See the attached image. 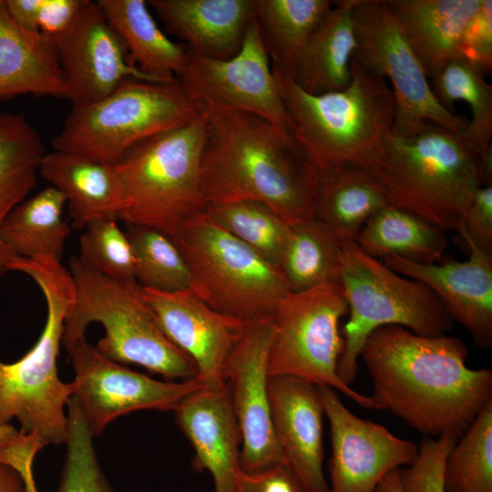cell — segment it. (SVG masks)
<instances>
[{"label": "cell", "instance_id": "cell-1", "mask_svg": "<svg viewBox=\"0 0 492 492\" xmlns=\"http://www.w3.org/2000/svg\"><path fill=\"white\" fill-rule=\"evenodd\" d=\"M467 356L458 337L424 336L397 325L372 332L360 354L376 409L435 438H459L492 401V372L469 368Z\"/></svg>", "mask_w": 492, "mask_h": 492}, {"label": "cell", "instance_id": "cell-2", "mask_svg": "<svg viewBox=\"0 0 492 492\" xmlns=\"http://www.w3.org/2000/svg\"><path fill=\"white\" fill-rule=\"evenodd\" d=\"M200 191L207 206L261 203L290 226L314 219L319 174L291 133L246 112H207Z\"/></svg>", "mask_w": 492, "mask_h": 492}, {"label": "cell", "instance_id": "cell-3", "mask_svg": "<svg viewBox=\"0 0 492 492\" xmlns=\"http://www.w3.org/2000/svg\"><path fill=\"white\" fill-rule=\"evenodd\" d=\"M479 157L463 135L427 122L410 135L390 129L365 169L390 205L446 231L456 229L482 186Z\"/></svg>", "mask_w": 492, "mask_h": 492}, {"label": "cell", "instance_id": "cell-4", "mask_svg": "<svg viewBox=\"0 0 492 492\" xmlns=\"http://www.w3.org/2000/svg\"><path fill=\"white\" fill-rule=\"evenodd\" d=\"M272 69L290 133L318 174L343 165L365 169L395 120V98L387 81L353 59L344 88L313 95L288 74Z\"/></svg>", "mask_w": 492, "mask_h": 492}, {"label": "cell", "instance_id": "cell-5", "mask_svg": "<svg viewBox=\"0 0 492 492\" xmlns=\"http://www.w3.org/2000/svg\"><path fill=\"white\" fill-rule=\"evenodd\" d=\"M8 272L30 277L46 305L43 331L34 346L13 363L0 360V425L16 419L20 432L36 434L46 444H65L68 420L67 407L74 395L72 382L58 375L57 359L65 321L76 297L68 269L49 256L15 257Z\"/></svg>", "mask_w": 492, "mask_h": 492}, {"label": "cell", "instance_id": "cell-6", "mask_svg": "<svg viewBox=\"0 0 492 492\" xmlns=\"http://www.w3.org/2000/svg\"><path fill=\"white\" fill-rule=\"evenodd\" d=\"M75 285L73 307L66 318L62 345L67 351L86 338L87 326L98 323L104 328L96 348L121 364H136L169 381L197 377L194 363L176 347L159 328L136 280H118L69 260Z\"/></svg>", "mask_w": 492, "mask_h": 492}, {"label": "cell", "instance_id": "cell-7", "mask_svg": "<svg viewBox=\"0 0 492 492\" xmlns=\"http://www.w3.org/2000/svg\"><path fill=\"white\" fill-rule=\"evenodd\" d=\"M207 118L204 111L183 127L151 137L114 164L120 189L118 220L173 240L206 212L200 179Z\"/></svg>", "mask_w": 492, "mask_h": 492}, {"label": "cell", "instance_id": "cell-8", "mask_svg": "<svg viewBox=\"0 0 492 492\" xmlns=\"http://www.w3.org/2000/svg\"><path fill=\"white\" fill-rule=\"evenodd\" d=\"M202 112L176 78H129L99 100L72 105L51 144L54 150L114 165L137 144L183 127Z\"/></svg>", "mask_w": 492, "mask_h": 492}, {"label": "cell", "instance_id": "cell-9", "mask_svg": "<svg viewBox=\"0 0 492 492\" xmlns=\"http://www.w3.org/2000/svg\"><path fill=\"white\" fill-rule=\"evenodd\" d=\"M340 283L349 318L337 372L347 384L354 381L362 348L377 328L397 325L420 335L440 336L454 323L428 287L393 271L355 242L342 243Z\"/></svg>", "mask_w": 492, "mask_h": 492}, {"label": "cell", "instance_id": "cell-10", "mask_svg": "<svg viewBox=\"0 0 492 492\" xmlns=\"http://www.w3.org/2000/svg\"><path fill=\"white\" fill-rule=\"evenodd\" d=\"M190 274V289L212 309L246 323L272 316L289 289L280 269L206 212L173 239Z\"/></svg>", "mask_w": 492, "mask_h": 492}, {"label": "cell", "instance_id": "cell-11", "mask_svg": "<svg viewBox=\"0 0 492 492\" xmlns=\"http://www.w3.org/2000/svg\"><path fill=\"white\" fill-rule=\"evenodd\" d=\"M347 313L340 282L288 292L272 315L269 376H294L326 385L363 408L376 409L371 395L355 391L337 372L343 344L340 321Z\"/></svg>", "mask_w": 492, "mask_h": 492}, {"label": "cell", "instance_id": "cell-12", "mask_svg": "<svg viewBox=\"0 0 492 492\" xmlns=\"http://www.w3.org/2000/svg\"><path fill=\"white\" fill-rule=\"evenodd\" d=\"M356 47L353 59L384 78L395 104L391 131L410 135L432 122L463 135L468 120L446 108L436 97L426 74L385 0H356Z\"/></svg>", "mask_w": 492, "mask_h": 492}, {"label": "cell", "instance_id": "cell-13", "mask_svg": "<svg viewBox=\"0 0 492 492\" xmlns=\"http://www.w3.org/2000/svg\"><path fill=\"white\" fill-rule=\"evenodd\" d=\"M176 79L206 112H246L290 132V123L272 64L253 18L239 53L214 59L186 47Z\"/></svg>", "mask_w": 492, "mask_h": 492}, {"label": "cell", "instance_id": "cell-14", "mask_svg": "<svg viewBox=\"0 0 492 492\" xmlns=\"http://www.w3.org/2000/svg\"><path fill=\"white\" fill-rule=\"evenodd\" d=\"M74 370L73 396L95 438L117 418L139 410L174 411L189 395L205 388L197 378L158 380L103 355L86 338L67 351Z\"/></svg>", "mask_w": 492, "mask_h": 492}, {"label": "cell", "instance_id": "cell-15", "mask_svg": "<svg viewBox=\"0 0 492 492\" xmlns=\"http://www.w3.org/2000/svg\"><path fill=\"white\" fill-rule=\"evenodd\" d=\"M316 387L330 425V492H374L389 472L415 460L418 446L413 441L396 436L383 425L358 417L334 389Z\"/></svg>", "mask_w": 492, "mask_h": 492}, {"label": "cell", "instance_id": "cell-16", "mask_svg": "<svg viewBox=\"0 0 492 492\" xmlns=\"http://www.w3.org/2000/svg\"><path fill=\"white\" fill-rule=\"evenodd\" d=\"M271 338L272 316L247 323L223 371L241 436V468L249 473L282 463L268 388Z\"/></svg>", "mask_w": 492, "mask_h": 492}, {"label": "cell", "instance_id": "cell-17", "mask_svg": "<svg viewBox=\"0 0 492 492\" xmlns=\"http://www.w3.org/2000/svg\"><path fill=\"white\" fill-rule=\"evenodd\" d=\"M52 38L72 105L99 100L129 78L154 81L131 64L97 1L86 0L69 26Z\"/></svg>", "mask_w": 492, "mask_h": 492}, {"label": "cell", "instance_id": "cell-18", "mask_svg": "<svg viewBox=\"0 0 492 492\" xmlns=\"http://www.w3.org/2000/svg\"><path fill=\"white\" fill-rule=\"evenodd\" d=\"M144 291L159 328L194 363L203 386L224 388L226 360L247 323L212 309L190 288L173 292Z\"/></svg>", "mask_w": 492, "mask_h": 492}, {"label": "cell", "instance_id": "cell-19", "mask_svg": "<svg viewBox=\"0 0 492 492\" xmlns=\"http://www.w3.org/2000/svg\"><path fill=\"white\" fill-rule=\"evenodd\" d=\"M469 250L463 261L417 263L396 255L383 262L397 273L428 287L455 322L461 323L480 348H492V253L460 235Z\"/></svg>", "mask_w": 492, "mask_h": 492}, {"label": "cell", "instance_id": "cell-20", "mask_svg": "<svg viewBox=\"0 0 492 492\" xmlns=\"http://www.w3.org/2000/svg\"><path fill=\"white\" fill-rule=\"evenodd\" d=\"M272 426L282 463L309 492H330L323 472V408L316 385L294 376L268 380Z\"/></svg>", "mask_w": 492, "mask_h": 492}, {"label": "cell", "instance_id": "cell-21", "mask_svg": "<svg viewBox=\"0 0 492 492\" xmlns=\"http://www.w3.org/2000/svg\"><path fill=\"white\" fill-rule=\"evenodd\" d=\"M173 412L194 450V470L211 475L214 492H237L241 436L227 386L193 392Z\"/></svg>", "mask_w": 492, "mask_h": 492}, {"label": "cell", "instance_id": "cell-22", "mask_svg": "<svg viewBox=\"0 0 492 492\" xmlns=\"http://www.w3.org/2000/svg\"><path fill=\"white\" fill-rule=\"evenodd\" d=\"M165 30L190 51L214 59L236 56L255 15V0H148Z\"/></svg>", "mask_w": 492, "mask_h": 492}, {"label": "cell", "instance_id": "cell-23", "mask_svg": "<svg viewBox=\"0 0 492 492\" xmlns=\"http://www.w3.org/2000/svg\"><path fill=\"white\" fill-rule=\"evenodd\" d=\"M482 0H385L428 79L464 56L468 26Z\"/></svg>", "mask_w": 492, "mask_h": 492}, {"label": "cell", "instance_id": "cell-24", "mask_svg": "<svg viewBox=\"0 0 492 492\" xmlns=\"http://www.w3.org/2000/svg\"><path fill=\"white\" fill-rule=\"evenodd\" d=\"M53 38L20 26L0 0V99L32 94L67 98Z\"/></svg>", "mask_w": 492, "mask_h": 492}, {"label": "cell", "instance_id": "cell-25", "mask_svg": "<svg viewBox=\"0 0 492 492\" xmlns=\"http://www.w3.org/2000/svg\"><path fill=\"white\" fill-rule=\"evenodd\" d=\"M38 171L65 196L74 229L101 218L117 219L120 189L114 165L54 150L44 155Z\"/></svg>", "mask_w": 492, "mask_h": 492}, {"label": "cell", "instance_id": "cell-26", "mask_svg": "<svg viewBox=\"0 0 492 492\" xmlns=\"http://www.w3.org/2000/svg\"><path fill=\"white\" fill-rule=\"evenodd\" d=\"M355 2L335 1L309 37L292 77L303 91L319 95L348 85L356 47Z\"/></svg>", "mask_w": 492, "mask_h": 492}, {"label": "cell", "instance_id": "cell-27", "mask_svg": "<svg viewBox=\"0 0 492 492\" xmlns=\"http://www.w3.org/2000/svg\"><path fill=\"white\" fill-rule=\"evenodd\" d=\"M389 204L364 168L343 165L319 175L314 219L341 242H355L368 220Z\"/></svg>", "mask_w": 492, "mask_h": 492}, {"label": "cell", "instance_id": "cell-28", "mask_svg": "<svg viewBox=\"0 0 492 492\" xmlns=\"http://www.w3.org/2000/svg\"><path fill=\"white\" fill-rule=\"evenodd\" d=\"M109 25L124 42L128 57L154 81L175 79L183 67L186 46L173 42L158 26L145 0H97Z\"/></svg>", "mask_w": 492, "mask_h": 492}, {"label": "cell", "instance_id": "cell-29", "mask_svg": "<svg viewBox=\"0 0 492 492\" xmlns=\"http://www.w3.org/2000/svg\"><path fill=\"white\" fill-rule=\"evenodd\" d=\"M45 154L41 136L24 113L0 111V275L15 258L1 237L4 221L36 185Z\"/></svg>", "mask_w": 492, "mask_h": 492}, {"label": "cell", "instance_id": "cell-30", "mask_svg": "<svg viewBox=\"0 0 492 492\" xmlns=\"http://www.w3.org/2000/svg\"><path fill=\"white\" fill-rule=\"evenodd\" d=\"M65 196L48 186L18 204L4 221L1 237L14 257L49 256L61 261L71 231L63 219Z\"/></svg>", "mask_w": 492, "mask_h": 492}, {"label": "cell", "instance_id": "cell-31", "mask_svg": "<svg viewBox=\"0 0 492 492\" xmlns=\"http://www.w3.org/2000/svg\"><path fill=\"white\" fill-rule=\"evenodd\" d=\"M355 243L376 259L396 255L417 263H434L441 259L447 241L442 229L387 204L368 220Z\"/></svg>", "mask_w": 492, "mask_h": 492}, {"label": "cell", "instance_id": "cell-32", "mask_svg": "<svg viewBox=\"0 0 492 492\" xmlns=\"http://www.w3.org/2000/svg\"><path fill=\"white\" fill-rule=\"evenodd\" d=\"M334 2L255 0L254 18L272 67L292 77L305 44Z\"/></svg>", "mask_w": 492, "mask_h": 492}, {"label": "cell", "instance_id": "cell-33", "mask_svg": "<svg viewBox=\"0 0 492 492\" xmlns=\"http://www.w3.org/2000/svg\"><path fill=\"white\" fill-rule=\"evenodd\" d=\"M342 243L316 219L290 227L279 269L290 292L340 282Z\"/></svg>", "mask_w": 492, "mask_h": 492}, {"label": "cell", "instance_id": "cell-34", "mask_svg": "<svg viewBox=\"0 0 492 492\" xmlns=\"http://www.w3.org/2000/svg\"><path fill=\"white\" fill-rule=\"evenodd\" d=\"M484 72L466 56L446 63L430 78L437 100L447 109L456 101L466 102L471 111L463 136L480 154L491 148L492 87ZM450 110V109H449Z\"/></svg>", "mask_w": 492, "mask_h": 492}, {"label": "cell", "instance_id": "cell-35", "mask_svg": "<svg viewBox=\"0 0 492 492\" xmlns=\"http://www.w3.org/2000/svg\"><path fill=\"white\" fill-rule=\"evenodd\" d=\"M443 487L445 492H492V401L448 453Z\"/></svg>", "mask_w": 492, "mask_h": 492}, {"label": "cell", "instance_id": "cell-36", "mask_svg": "<svg viewBox=\"0 0 492 492\" xmlns=\"http://www.w3.org/2000/svg\"><path fill=\"white\" fill-rule=\"evenodd\" d=\"M135 280L145 289L173 292L190 288L188 264L171 238L149 227L127 226Z\"/></svg>", "mask_w": 492, "mask_h": 492}, {"label": "cell", "instance_id": "cell-37", "mask_svg": "<svg viewBox=\"0 0 492 492\" xmlns=\"http://www.w3.org/2000/svg\"><path fill=\"white\" fill-rule=\"evenodd\" d=\"M221 228L279 268L290 225L267 206L240 201L207 208Z\"/></svg>", "mask_w": 492, "mask_h": 492}, {"label": "cell", "instance_id": "cell-38", "mask_svg": "<svg viewBox=\"0 0 492 492\" xmlns=\"http://www.w3.org/2000/svg\"><path fill=\"white\" fill-rule=\"evenodd\" d=\"M66 456L56 492H117L104 474L83 412L72 396L67 407Z\"/></svg>", "mask_w": 492, "mask_h": 492}, {"label": "cell", "instance_id": "cell-39", "mask_svg": "<svg viewBox=\"0 0 492 492\" xmlns=\"http://www.w3.org/2000/svg\"><path fill=\"white\" fill-rule=\"evenodd\" d=\"M79 240L77 259L87 269L118 280H135V258L126 231L115 218L89 222Z\"/></svg>", "mask_w": 492, "mask_h": 492}, {"label": "cell", "instance_id": "cell-40", "mask_svg": "<svg viewBox=\"0 0 492 492\" xmlns=\"http://www.w3.org/2000/svg\"><path fill=\"white\" fill-rule=\"evenodd\" d=\"M457 439L452 436H424L415 460L400 469L404 492H445L444 465Z\"/></svg>", "mask_w": 492, "mask_h": 492}, {"label": "cell", "instance_id": "cell-41", "mask_svg": "<svg viewBox=\"0 0 492 492\" xmlns=\"http://www.w3.org/2000/svg\"><path fill=\"white\" fill-rule=\"evenodd\" d=\"M456 231L492 253V185L476 190Z\"/></svg>", "mask_w": 492, "mask_h": 492}, {"label": "cell", "instance_id": "cell-42", "mask_svg": "<svg viewBox=\"0 0 492 492\" xmlns=\"http://www.w3.org/2000/svg\"><path fill=\"white\" fill-rule=\"evenodd\" d=\"M464 56L484 73L492 69V1L482 0L466 34Z\"/></svg>", "mask_w": 492, "mask_h": 492}, {"label": "cell", "instance_id": "cell-43", "mask_svg": "<svg viewBox=\"0 0 492 492\" xmlns=\"http://www.w3.org/2000/svg\"><path fill=\"white\" fill-rule=\"evenodd\" d=\"M237 492H309L284 464L279 463L256 472L241 470Z\"/></svg>", "mask_w": 492, "mask_h": 492}, {"label": "cell", "instance_id": "cell-44", "mask_svg": "<svg viewBox=\"0 0 492 492\" xmlns=\"http://www.w3.org/2000/svg\"><path fill=\"white\" fill-rule=\"evenodd\" d=\"M86 0H43L38 30L51 37L65 31L73 22Z\"/></svg>", "mask_w": 492, "mask_h": 492}, {"label": "cell", "instance_id": "cell-45", "mask_svg": "<svg viewBox=\"0 0 492 492\" xmlns=\"http://www.w3.org/2000/svg\"><path fill=\"white\" fill-rule=\"evenodd\" d=\"M5 3L15 23L26 30L39 32L38 16L43 0H5Z\"/></svg>", "mask_w": 492, "mask_h": 492}, {"label": "cell", "instance_id": "cell-46", "mask_svg": "<svg viewBox=\"0 0 492 492\" xmlns=\"http://www.w3.org/2000/svg\"><path fill=\"white\" fill-rule=\"evenodd\" d=\"M0 492H27L21 475L3 463H0Z\"/></svg>", "mask_w": 492, "mask_h": 492}, {"label": "cell", "instance_id": "cell-47", "mask_svg": "<svg viewBox=\"0 0 492 492\" xmlns=\"http://www.w3.org/2000/svg\"><path fill=\"white\" fill-rule=\"evenodd\" d=\"M374 492H404L400 469L389 472L378 484Z\"/></svg>", "mask_w": 492, "mask_h": 492}]
</instances>
